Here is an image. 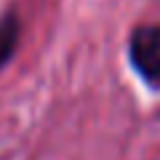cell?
<instances>
[{
	"label": "cell",
	"instance_id": "obj_2",
	"mask_svg": "<svg viewBox=\"0 0 160 160\" xmlns=\"http://www.w3.org/2000/svg\"><path fill=\"white\" fill-rule=\"evenodd\" d=\"M16 40H19V22H16V16L8 13V16L0 19V67L11 59Z\"/></svg>",
	"mask_w": 160,
	"mask_h": 160
},
{
	"label": "cell",
	"instance_id": "obj_1",
	"mask_svg": "<svg viewBox=\"0 0 160 160\" xmlns=\"http://www.w3.org/2000/svg\"><path fill=\"white\" fill-rule=\"evenodd\" d=\"M128 53L133 69L144 78V83L160 88V27L155 24L136 27L128 43Z\"/></svg>",
	"mask_w": 160,
	"mask_h": 160
}]
</instances>
